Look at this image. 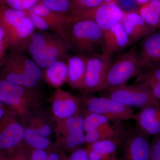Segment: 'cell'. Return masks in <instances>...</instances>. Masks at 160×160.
<instances>
[{
    "instance_id": "cell-36",
    "label": "cell",
    "mask_w": 160,
    "mask_h": 160,
    "mask_svg": "<svg viewBox=\"0 0 160 160\" xmlns=\"http://www.w3.org/2000/svg\"><path fill=\"white\" fill-rule=\"evenodd\" d=\"M29 155L31 160H48L46 150L29 149Z\"/></svg>"
},
{
    "instance_id": "cell-29",
    "label": "cell",
    "mask_w": 160,
    "mask_h": 160,
    "mask_svg": "<svg viewBox=\"0 0 160 160\" xmlns=\"http://www.w3.org/2000/svg\"><path fill=\"white\" fill-rule=\"evenodd\" d=\"M73 9H87L95 8L105 3L103 0H72Z\"/></svg>"
},
{
    "instance_id": "cell-45",
    "label": "cell",
    "mask_w": 160,
    "mask_h": 160,
    "mask_svg": "<svg viewBox=\"0 0 160 160\" xmlns=\"http://www.w3.org/2000/svg\"><path fill=\"white\" fill-rule=\"evenodd\" d=\"M3 0H0V3H1L2 2Z\"/></svg>"
},
{
    "instance_id": "cell-21",
    "label": "cell",
    "mask_w": 160,
    "mask_h": 160,
    "mask_svg": "<svg viewBox=\"0 0 160 160\" xmlns=\"http://www.w3.org/2000/svg\"><path fill=\"white\" fill-rule=\"evenodd\" d=\"M134 84H144L160 102V63L146 66L138 75Z\"/></svg>"
},
{
    "instance_id": "cell-9",
    "label": "cell",
    "mask_w": 160,
    "mask_h": 160,
    "mask_svg": "<svg viewBox=\"0 0 160 160\" xmlns=\"http://www.w3.org/2000/svg\"><path fill=\"white\" fill-rule=\"evenodd\" d=\"M25 129L8 113L0 120V150L7 156L11 155L22 146Z\"/></svg>"
},
{
    "instance_id": "cell-6",
    "label": "cell",
    "mask_w": 160,
    "mask_h": 160,
    "mask_svg": "<svg viewBox=\"0 0 160 160\" xmlns=\"http://www.w3.org/2000/svg\"><path fill=\"white\" fill-rule=\"evenodd\" d=\"M125 12L117 2H105L91 9H73L71 15L78 18L91 20L105 32L122 22Z\"/></svg>"
},
{
    "instance_id": "cell-23",
    "label": "cell",
    "mask_w": 160,
    "mask_h": 160,
    "mask_svg": "<svg viewBox=\"0 0 160 160\" xmlns=\"http://www.w3.org/2000/svg\"><path fill=\"white\" fill-rule=\"evenodd\" d=\"M149 26L156 29L160 23V0H151L142 5L138 12Z\"/></svg>"
},
{
    "instance_id": "cell-2",
    "label": "cell",
    "mask_w": 160,
    "mask_h": 160,
    "mask_svg": "<svg viewBox=\"0 0 160 160\" xmlns=\"http://www.w3.org/2000/svg\"><path fill=\"white\" fill-rule=\"evenodd\" d=\"M104 32L91 20L73 17L66 32L70 51L88 57L101 49Z\"/></svg>"
},
{
    "instance_id": "cell-42",
    "label": "cell",
    "mask_w": 160,
    "mask_h": 160,
    "mask_svg": "<svg viewBox=\"0 0 160 160\" xmlns=\"http://www.w3.org/2000/svg\"><path fill=\"white\" fill-rule=\"evenodd\" d=\"M103 2L105 3L112 2H116V0H103Z\"/></svg>"
},
{
    "instance_id": "cell-1",
    "label": "cell",
    "mask_w": 160,
    "mask_h": 160,
    "mask_svg": "<svg viewBox=\"0 0 160 160\" xmlns=\"http://www.w3.org/2000/svg\"><path fill=\"white\" fill-rule=\"evenodd\" d=\"M0 25L5 30L8 49L12 53H22L27 50L35 32L29 10H17L0 4Z\"/></svg>"
},
{
    "instance_id": "cell-26",
    "label": "cell",
    "mask_w": 160,
    "mask_h": 160,
    "mask_svg": "<svg viewBox=\"0 0 160 160\" xmlns=\"http://www.w3.org/2000/svg\"><path fill=\"white\" fill-rule=\"evenodd\" d=\"M56 34L47 32H35L26 51L31 56L37 54L46 47Z\"/></svg>"
},
{
    "instance_id": "cell-24",
    "label": "cell",
    "mask_w": 160,
    "mask_h": 160,
    "mask_svg": "<svg viewBox=\"0 0 160 160\" xmlns=\"http://www.w3.org/2000/svg\"><path fill=\"white\" fill-rule=\"evenodd\" d=\"M84 117L79 113L61 120L60 131L63 134L62 137L84 133Z\"/></svg>"
},
{
    "instance_id": "cell-41",
    "label": "cell",
    "mask_w": 160,
    "mask_h": 160,
    "mask_svg": "<svg viewBox=\"0 0 160 160\" xmlns=\"http://www.w3.org/2000/svg\"><path fill=\"white\" fill-rule=\"evenodd\" d=\"M135 1L139 5H143L149 2L151 0H135Z\"/></svg>"
},
{
    "instance_id": "cell-17",
    "label": "cell",
    "mask_w": 160,
    "mask_h": 160,
    "mask_svg": "<svg viewBox=\"0 0 160 160\" xmlns=\"http://www.w3.org/2000/svg\"><path fill=\"white\" fill-rule=\"evenodd\" d=\"M31 9L46 21L51 31L65 39L66 29L73 20V17L52 11L41 2L38 3Z\"/></svg>"
},
{
    "instance_id": "cell-38",
    "label": "cell",
    "mask_w": 160,
    "mask_h": 160,
    "mask_svg": "<svg viewBox=\"0 0 160 160\" xmlns=\"http://www.w3.org/2000/svg\"><path fill=\"white\" fill-rule=\"evenodd\" d=\"M120 8L121 7L125 9H132L136 6L137 2L135 0H119ZM138 4V3H137Z\"/></svg>"
},
{
    "instance_id": "cell-35",
    "label": "cell",
    "mask_w": 160,
    "mask_h": 160,
    "mask_svg": "<svg viewBox=\"0 0 160 160\" xmlns=\"http://www.w3.org/2000/svg\"><path fill=\"white\" fill-rule=\"evenodd\" d=\"M69 160H91L86 149L78 148L72 152L69 157Z\"/></svg>"
},
{
    "instance_id": "cell-33",
    "label": "cell",
    "mask_w": 160,
    "mask_h": 160,
    "mask_svg": "<svg viewBox=\"0 0 160 160\" xmlns=\"http://www.w3.org/2000/svg\"><path fill=\"white\" fill-rule=\"evenodd\" d=\"M29 149H27L22 145L11 155L8 157L7 160H29Z\"/></svg>"
},
{
    "instance_id": "cell-34",
    "label": "cell",
    "mask_w": 160,
    "mask_h": 160,
    "mask_svg": "<svg viewBox=\"0 0 160 160\" xmlns=\"http://www.w3.org/2000/svg\"><path fill=\"white\" fill-rule=\"evenodd\" d=\"M7 49H8V45L6 32L3 27L0 25V62L5 57Z\"/></svg>"
},
{
    "instance_id": "cell-37",
    "label": "cell",
    "mask_w": 160,
    "mask_h": 160,
    "mask_svg": "<svg viewBox=\"0 0 160 160\" xmlns=\"http://www.w3.org/2000/svg\"><path fill=\"white\" fill-rule=\"evenodd\" d=\"M55 149L50 148L49 151L46 150L48 153V160H62L65 153L62 150L58 151Z\"/></svg>"
},
{
    "instance_id": "cell-10",
    "label": "cell",
    "mask_w": 160,
    "mask_h": 160,
    "mask_svg": "<svg viewBox=\"0 0 160 160\" xmlns=\"http://www.w3.org/2000/svg\"><path fill=\"white\" fill-rule=\"evenodd\" d=\"M150 145L149 136L136 128L128 131L121 146L122 160H149Z\"/></svg>"
},
{
    "instance_id": "cell-46",
    "label": "cell",
    "mask_w": 160,
    "mask_h": 160,
    "mask_svg": "<svg viewBox=\"0 0 160 160\" xmlns=\"http://www.w3.org/2000/svg\"><path fill=\"white\" fill-rule=\"evenodd\" d=\"M158 28H160V25H159V26Z\"/></svg>"
},
{
    "instance_id": "cell-40",
    "label": "cell",
    "mask_w": 160,
    "mask_h": 160,
    "mask_svg": "<svg viewBox=\"0 0 160 160\" xmlns=\"http://www.w3.org/2000/svg\"><path fill=\"white\" fill-rule=\"evenodd\" d=\"M8 156L2 151L0 150V160H7Z\"/></svg>"
},
{
    "instance_id": "cell-19",
    "label": "cell",
    "mask_w": 160,
    "mask_h": 160,
    "mask_svg": "<svg viewBox=\"0 0 160 160\" xmlns=\"http://www.w3.org/2000/svg\"><path fill=\"white\" fill-rule=\"evenodd\" d=\"M142 39L139 52L144 68L160 63V30H155Z\"/></svg>"
},
{
    "instance_id": "cell-39",
    "label": "cell",
    "mask_w": 160,
    "mask_h": 160,
    "mask_svg": "<svg viewBox=\"0 0 160 160\" xmlns=\"http://www.w3.org/2000/svg\"><path fill=\"white\" fill-rule=\"evenodd\" d=\"M5 107V105L0 101V120L6 116L8 113Z\"/></svg>"
},
{
    "instance_id": "cell-8",
    "label": "cell",
    "mask_w": 160,
    "mask_h": 160,
    "mask_svg": "<svg viewBox=\"0 0 160 160\" xmlns=\"http://www.w3.org/2000/svg\"><path fill=\"white\" fill-rule=\"evenodd\" d=\"M1 75L16 74L25 76L37 83L42 77V70L37 63L23 53H12L0 62Z\"/></svg>"
},
{
    "instance_id": "cell-31",
    "label": "cell",
    "mask_w": 160,
    "mask_h": 160,
    "mask_svg": "<svg viewBox=\"0 0 160 160\" xmlns=\"http://www.w3.org/2000/svg\"><path fill=\"white\" fill-rule=\"evenodd\" d=\"M149 160H160V133L153 136L151 141Z\"/></svg>"
},
{
    "instance_id": "cell-43",
    "label": "cell",
    "mask_w": 160,
    "mask_h": 160,
    "mask_svg": "<svg viewBox=\"0 0 160 160\" xmlns=\"http://www.w3.org/2000/svg\"><path fill=\"white\" fill-rule=\"evenodd\" d=\"M62 160H69V158L67 157V156L66 155L64 154V156H63L62 159Z\"/></svg>"
},
{
    "instance_id": "cell-16",
    "label": "cell",
    "mask_w": 160,
    "mask_h": 160,
    "mask_svg": "<svg viewBox=\"0 0 160 160\" xmlns=\"http://www.w3.org/2000/svg\"><path fill=\"white\" fill-rule=\"evenodd\" d=\"M122 22L131 45L156 30L146 22L138 12H125Z\"/></svg>"
},
{
    "instance_id": "cell-27",
    "label": "cell",
    "mask_w": 160,
    "mask_h": 160,
    "mask_svg": "<svg viewBox=\"0 0 160 160\" xmlns=\"http://www.w3.org/2000/svg\"><path fill=\"white\" fill-rule=\"evenodd\" d=\"M40 2L52 11L61 14L71 15L73 9L72 0H40Z\"/></svg>"
},
{
    "instance_id": "cell-32",
    "label": "cell",
    "mask_w": 160,
    "mask_h": 160,
    "mask_svg": "<svg viewBox=\"0 0 160 160\" xmlns=\"http://www.w3.org/2000/svg\"><path fill=\"white\" fill-rule=\"evenodd\" d=\"M32 124L30 128L34 129L35 131L41 135L47 137L51 134V128L48 124L43 123L38 120L34 121Z\"/></svg>"
},
{
    "instance_id": "cell-30",
    "label": "cell",
    "mask_w": 160,
    "mask_h": 160,
    "mask_svg": "<svg viewBox=\"0 0 160 160\" xmlns=\"http://www.w3.org/2000/svg\"><path fill=\"white\" fill-rule=\"evenodd\" d=\"M29 16L32 20L35 28L42 31L50 30V27L42 18L38 15L32 11V9L29 10Z\"/></svg>"
},
{
    "instance_id": "cell-3",
    "label": "cell",
    "mask_w": 160,
    "mask_h": 160,
    "mask_svg": "<svg viewBox=\"0 0 160 160\" xmlns=\"http://www.w3.org/2000/svg\"><path fill=\"white\" fill-rule=\"evenodd\" d=\"M140 52L134 46L118 56L110 64L102 91L123 86L137 76L144 68Z\"/></svg>"
},
{
    "instance_id": "cell-5",
    "label": "cell",
    "mask_w": 160,
    "mask_h": 160,
    "mask_svg": "<svg viewBox=\"0 0 160 160\" xmlns=\"http://www.w3.org/2000/svg\"><path fill=\"white\" fill-rule=\"evenodd\" d=\"M80 99L87 112L103 116L110 121L134 119L135 113L131 107L109 98L87 96Z\"/></svg>"
},
{
    "instance_id": "cell-28",
    "label": "cell",
    "mask_w": 160,
    "mask_h": 160,
    "mask_svg": "<svg viewBox=\"0 0 160 160\" xmlns=\"http://www.w3.org/2000/svg\"><path fill=\"white\" fill-rule=\"evenodd\" d=\"M40 0H3L0 4H4L12 9L19 10H29L32 9Z\"/></svg>"
},
{
    "instance_id": "cell-13",
    "label": "cell",
    "mask_w": 160,
    "mask_h": 160,
    "mask_svg": "<svg viewBox=\"0 0 160 160\" xmlns=\"http://www.w3.org/2000/svg\"><path fill=\"white\" fill-rule=\"evenodd\" d=\"M131 46L122 22L104 32L101 50L102 53L112 57Z\"/></svg>"
},
{
    "instance_id": "cell-25",
    "label": "cell",
    "mask_w": 160,
    "mask_h": 160,
    "mask_svg": "<svg viewBox=\"0 0 160 160\" xmlns=\"http://www.w3.org/2000/svg\"><path fill=\"white\" fill-rule=\"evenodd\" d=\"M24 140L29 149L47 150L51 146L50 141L47 137L38 134L30 127L25 129Z\"/></svg>"
},
{
    "instance_id": "cell-44",
    "label": "cell",
    "mask_w": 160,
    "mask_h": 160,
    "mask_svg": "<svg viewBox=\"0 0 160 160\" xmlns=\"http://www.w3.org/2000/svg\"><path fill=\"white\" fill-rule=\"evenodd\" d=\"M108 160H119L117 158L116 156Z\"/></svg>"
},
{
    "instance_id": "cell-18",
    "label": "cell",
    "mask_w": 160,
    "mask_h": 160,
    "mask_svg": "<svg viewBox=\"0 0 160 160\" xmlns=\"http://www.w3.org/2000/svg\"><path fill=\"white\" fill-rule=\"evenodd\" d=\"M124 139L99 140L88 144L85 149L91 160H108L116 156L117 150Z\"/></svg>"
},
{
    "instance_id": "cell-12",
    "label": "cell",
    "mask_w": 160,
    "mask_h": 160,
    "mask_svg": "<svg viewBox=\"0 0 160 160\" xmlns=\"http://www.w3.org/2000/svg\"><path fill=\"white\" fill-rule=\"evenodd\" d=\"M69 51L70 48L66 40L56 34L42 51L31 57L40 68L46 69L57 61L66 57Z\"/></svg>"
},
{
    "instance_id": "cell-4",
    "label": "cell",
    "mask_w": 160,
    "mask_h": 160,
    "mask_svg": "<svg viewBox=\"0 0 160 160\" xmlns=\"http://www.w3.org/2000/svg\"><path fill=\"white\" fill-rule=\"evenodd\" d=\"M106 97L131 107L141 108L160 104L149 88L142 84H126L108 89Z\"/></svg>"
},
{
    "instance_id": "cell-14",
    "label": "cell",
    "mask_w": 160,
    "mask_h": 160,
    "mask_svg": "<svg viewBox=\"0 0 160 160\" xmlns=\"http://www.w3.org/2000/svg\"><path fill=\"white\" fill-rule=\"evenodd\" d=\"M81 99L68 92L58 89L55 92L52 108L56 117L65 119L79 114Z\"/></svg>"
},
{
    "instance_id": "cell-20",
    "label": "cell",
    "mask_w": 160,
    "mask_h": 160,
    "mask_svg": "<svg viewBox=\"0 0 160 160\" xmlns=\"http://www.w3.org/2000/svg\"><path fill=\"white\" fill-rule=\"evenodd\" d=\"M87 57L75 54L67 60L68 82L74 89H84Z\"/></svg>"
},
{
    "instance_id": "cell-22",
    "label": "cell",
    "mask_w": 160,
    "mask_h": 160,
    "mask_svg": "<svg viewBox=\"0 0 160 160\" xmlns=\"http://www.w3.org/2000/svg\"><path fill=\"white\" fill-rule=\"evenodd\" d=\"M67 63L60 60L46 68L45 72L46 82L52 87L58 88L68 81Z\"/></svg>"
},
{
    "instance_id": "cell-15",
    "label": "cell",
    "mask_w": 160,
    "mask_h": 160,
    "mask_svg": "<svg viewBox=\"0 0 160 160\" xmlns=\"http://www.w3.org/2000/svg\"><path fill=\"white\" fill-rule=\"evenodd\" d=\"M136 129L148 136L160 133V104L148 106L135 114Z\"/></svg>"
},
{
    "instance_id": "cell-7",
    "label": "cell",
    "mask_w": 160,
    "mask_h": 160,
    "mask_svg": "<svg viewBox=\"0 0 160 160\" xmlns=\"http://www.w3.org/2000/svg\"><path fill=\"white\" fill-rule=\"evenodd\" d=\"M112 57L102 52L87 57L83 89L88 92L102 91Z\"/></svg>"
},
{
    "instance_id": "cell-11",
    "label": "cell",
    "mask_w": 160,
    "mask_h": 160,
    "mask_svg": "<svg viewBox=\"0 0 160 160\" xmlns=\"http://www.w3.org/2000/svg\"><path fill=\"white\" fill-rule=\"evenodd\" d=\"M31 89L0 78V101L15 112L22 114L32 97Z\"/></svg>"
}]
</instances>
